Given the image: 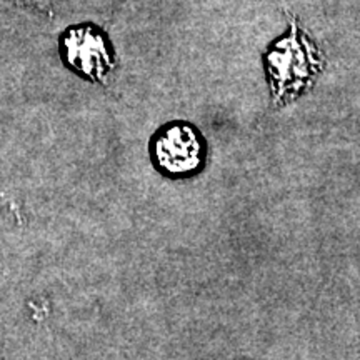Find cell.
<instances>
[{
  "label": "cell",
  "instance_id": "cell-1",
  "mask_svg": "<svg viewBox=\"0 0 360 360\" xmlns=\"http://www.w3.org/2000/svg\"><path fill=\"white\" fill-rule=\"evenodd\" d=\"M323 67L326 58L321 47L302 29L297 17L290 15L289 30L264 52V69L274 107H285L305 96Z\"/></svg>",
  "mask_w": 360,
  "mask_h": 360
},
{
  "label": "cell",
  "instance_id": "cell-2",
  "mask_svg": "<svg viewBox=\"0 0 360 360\" xmlns=\"http://www.w3.org/2000/svg\"><path fill=\"white\" fill-rule=\"evenodd\" d=\"M60 51L70 69L94 82L105 84L115 62L109 40L92 25L72 27L62 34Z\"/></svg>",
  "mask_w": 360,
  "mask_h": 360
},
{
  "label": "cell",
  "instance_id": "cell-3",
  "mask_svg": "<svg viewBox=\"0 0 360 360\" xmlns=\"http://www.w3.org/2000/svg\"><path fill=\"white\" fill-rule=\"evenodd\" d=\"M152 154L160 170L165 174L188 175L200 169L205 147L202 137L192 125L174 122L165 125L152 142Z\"/></svg>",
  "mask_w": 360,
  "mask_h": 360
},
{
  "label": "cell",
  "instance_id": "cell-4",
  "mask_svg": "<svg viewBox=\"0 0 360 360\" xmlns=\"http://www.w3.org/2000/svg\"><path fill=\"white\" fill-rule=\"evenodd\" d=\"M12 2L24 7H32L39 12H51V4H49V0H12Z\"/></svg>",
  "mask_w": 360,
  "mask_h": 360
}]
</instances>
